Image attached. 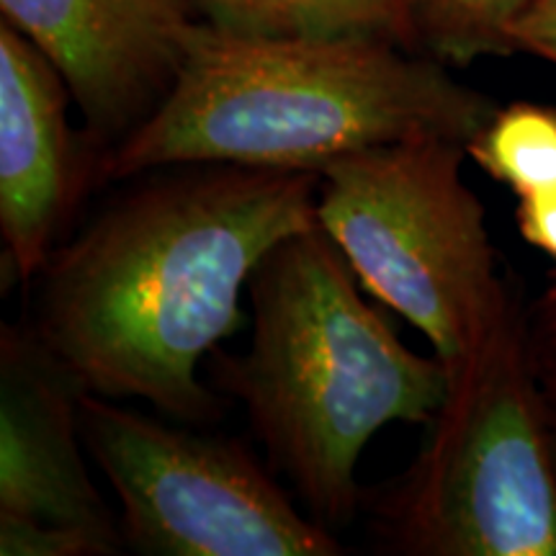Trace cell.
<instances>
[{
  "mask_svg": "<svg viewBox=\"0 0 556 556\" xmlns=\"http://www.w3.org/2000/svg\"><path fill=\"white\" fill-rule=\"evenodd\" d=\"M103 208L41 276L29 328L83 392L219 420L199 364L242 325L268 250L317 225L319 173L173 165Z\"/></svg>",
  "mask_w": 556,
  "mask_h": 556,
  "instance_id": "obj_1",
  "label": "cell"
},
{
  "mask_svg": "<svg viewBox=\"0 0 556 556\" xmlns=\"http://www.w3.org/2000/svg\"><path fill=\"white\" fill-rule=\"evenodd\" d=\"M495 109L441 60L392 39L250 34L197 21L165 99L99 157L96 180L204 163L323 173L381 144H469Z\"/></svg>",
  "mask_w": 556,
  "mask_h": 556,
  "instance_id": "obj_2",
  "label": "cell"
},
{
  "mask_svg": "<svg viewBox=\"0 0 556 556\" xmlns=\"http://www.w3.org/2000/svg\"><path fill=\"white\" fill-rule=\"evenodd\" d=\"M358 283L323 227L291 235L250 278V348L212 361L214 384L245 405L270 467L328 528L356 513L368 441L392 422L428 426L448 389L446 364L402 343Z\"/></svg>",
  "mask_w": 556,
  "mask_h": 556,
  "instance_id": "obj_3",
  "label": "cell"
},
{
  "mask_svg": "<svg viewBox=\"0 0 556 556\" xmlns=\"http://www.w3.org/2000/svg\"><path fill=\"white\" fill-rule=\"evenodd\" d=\"M446 368L426 446L374 507L381 539L409 556H556L554 428L513 283Z\"/></svg>",
  "mask_w": 556,
  "mask_h": 556,
  "instance_id": "obj_4",
  "label": "cell"
},
{
  "mask_svg": "<svg viewBox=\"0 0 556 556\" xmlns=\"http://www.w3.org/2000/svg\"><path fill=\"white\" fill-rule=\"evenodd\" d=\"M467 144L413 139L361 150L319 173L317 225L374 299L454 364L510 291L486 212L464 180Z\"/></svg>",
  "mask_w": 556,
  "mask_h": 556,
  "instance_id": "obj_5",
  "label": "cell"
},
{
  "mask_svg": "<svg viewBox=\"0 0 556 556\" xmlns=\"http://www.w3.org/2000/svg\"><path fill=\"white\" fill-rule=\"evenodd\" d=\"M86 451L114 486L122 533L155 556H338L328 526L302 516L242 446L80 392Z\"/></svg>",
  "mask_w": 556,
  "mask_h": 556,
  "instance_id": "obj_6",
  "label": "cell"
},
{
  "mask_svg": "<svg viewBox=\"0 0 556 556\" xmlns=\"http://www.w3.org/2000/svg\"><path fill=\"white\" fill-rule=\"evenodd\" d=\"M80 392L31 330H0V554L111 556L122 526L83 458Z\"/></svg>",
  "mask_w": 556,
  "mask_h": 556,
  "instance_id": "obj_7",
  "label": "cell"
},
{
  "mask_svg": "<svg viewBox=\"0 0 556 556\" xmlns=\"http://www.w3.org/2000/svg\"><path fill=\"white\" fill-rule=\"evenodd\" d=\"M191 0H0L3 21L65 78L106 155L165 99L197 21ZM99 163V160H96Z\"/></svg>",
  "mask_w": 556,
  "mask_h": 556,
  "instance_id": "obj_8",
  "label": "cell"
},
{
  "mask_svg": "<svg viewBox=\"0 0 556 556\" xmlns=\"http://www.w3.org/2000/svg\"><path fill=\"white\" fill-rule=\"evenodd\" d=\"M70 88L52 60L0 26V235L13 281H31L58 250L75 204L96 180L93 150L75 144Z\"/></svg>",
  "mask_w": 556,
  "mask_h": 556,
  "instance_id": "obj_9",
  "label": "cell"
},
{
  "mask_svg": "<svg viewBox=\"0 0 556 556\" xmlns=\"http://www.w3.org/2000/svg\"><path fill=\"white\" fill-rule=\"evenodd\" d=\"M208 24L250 34L381 37L417 50L405 0H191ZM420 52V50H417Z\"/></svg>",
  "mask_w": 556,
  "mask_h": 556,
  "instance_id": "obj_10",
  "label": "cell"
},
{
  "mask_svg": "<svg viewBox=\"0 0 556 556\" xmlns=\"http://www.w3.org/2000/svg\"><path fill=\"white\" fill-rule=\"evenodd\" d=\"M417 50L443 65L516 54V24L531 0H405Z\"/></svg>",
  "mask_w": 556,
  "mask_h": 556,
  "instance_id": "obj_11",
  "label": "cell"
},
{
  "mask_svg": "<svg viewBox=\"0 0 556 556\" xmlns=\"http://www.w3.org/2000/svg\"><path fill=\"white\" fill-rule=\"evenodd\" d=\"M469 160L516 197L556 184V109L518 101L484 122L467 144Z\"/></svg>",
  "mask_w": 556,
  "mask_h": 556,
  "instance_id": "obj_12",
  "label": "cell"
},
{
  "mask_svg": "<svg viewBox=\"0 0 556 556\" xmlns=\"http://www.w3.org/2000/svg\"><path fill=\"white\" fill-rule=\"evenodd\" d=\"M528 351L548 422L556 433V270H552V283L544 294L528 307Z\"/></svg>",
  "mask_w": 556,
  "mask_h": 556,
  "instance_id": "obj_13",
  "label": "cell"
},
{
  "mask_svg": "<svg viewBox=\"0 0 556 556\" xmlns=\"http://www.w3.org/2000/svg\"><path fill=\"white\" fill-rule=\"evenodd\" d=\"M516 225L528 245L554 261L556 270V184L516 197Z\"/></svg>",
  "mask_w": 556,
  "mask_h": 556,
  "instance_id": "obj_14",
  "label": "cell"
},
{
  "mask_svg": "<svg viewBox=\"0 0 556 556\" xmlns=\"http://www.w3.org/2000/svg\"><path fill=\"white\" fill-rule=\"evenodd\" d=\"M513 39L518 52L536 54L556 65V0H531L516 24Z\"/></svg>",
  "mask_w": 556,
  "mask_h": 556,
  "instance_id": "obj_15",
  "label": "cell"
},
{
  "mask_svg": "<svg viewBox=\"0 0 556 556\" xmlns=\"http://www.w3.org/2000/svg\"><path fill=\"white\" fill-rule=\"evenodd\" d=\"M554 458H556V433H554Z\"/></svg>",
  "mask_w": 556,
  "mask_h": 556,
  "instance_id": "obj_16",
  "label": "cell"
}]
</instances>
